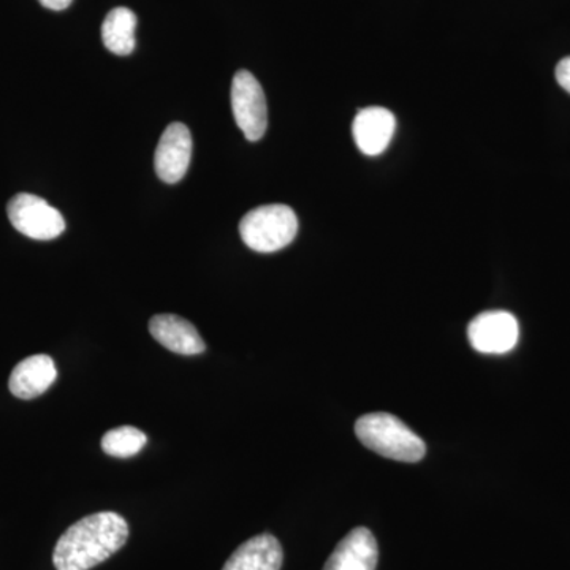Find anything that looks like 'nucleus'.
I'll use <instances>...</instances> for the list:
<instances>
[{
	"instance_id": "f257e3e1",
	"label": "nucleus",
	"mask_w": 570,
	"mask_h": 570,
	"mask_svg": "<svg viewBox=\"0 0 570 570\" xmlns=\"http://www.w3.org/2000/svg\"><path fill=\"white\" fill-rule=\"evenodd\" d=\"M129 539V524L116 512H99L71 524L56 543L58 570H91L102 564Z\"/></svg>"
},
{
	"instance_id": "f03ea898",
	"label": "nucleus",
	"mask_w": 570,
	"mask_h": 570,
	"mask_svg": "<svg viewBox=\"0 0 570 570\" xmlns=\"http://www.w3.org/2000/svg\"><path fill=\"white\" fill-rule=\"evenodd\" d=\"M355 434L366 449L389 460L417 463L426 453V445L406 423L385 412L363 415L356 420Z\"/></svg>"
},
{
	"instance_id": "7ed1b4c3",
	"label": "nucleus",
	"mask_w": 570,
	"mask_h": 570,
	"mask_svg": "<svg viewBox=\"0 0 570 570\" xmlns=\"http://www.w3.org/2000/svg\"><path fill=\"white\" fill-rule=\"evenodd\" d=\"M298 234V219L291 206H258L243 217L239 235L255 253H276L294 242Z\"/></svg>"
},
{
	"instance_id": "20e7f679",
	"label": "nucleus",
	"mask_w": 570,
	"mask_h": 570,
	"mask_svg": "<svg viewBox=\"0 0 570 570\" xmlns=\"http://www.w3.org/2000/svg\"><path fill=\"white\" fill-rule=\"evenodd\" d=\"M11 225L28 238L48 242L66 230V220L47 200L32 194H18L7 206Z\"/></svg>"
},
{
	"instance_id": "39448f33",
	"label": "nucleus",
	"mask_w": 570,
	"mask_h": 570,
	"mask_svg": "<svg viewBox=\"0 0 570 570\" xmlns=\"http://www.w3.org/2000/svg\"><path fill=\"white\" fill-rule=\"evenodd\" d=\"M232 110L235 121L249 141H258L268 127V108L261 82L250 71H236L232 82Z\"/></svg>"
},
{
	"instance_id": "423d86ee",
	"label": "nucleus",
	"mask_w": 570,
	"mask_h": 570,
	"mask_svg": "<svg viewBox=\"0 0 570 570\" xmlns=\"http://www.w3.org/2000/svg\"><path fill=\"white\" fill-rule=\"evenodd\" d=\"M520 326L505 311L479 314L468 326L471 346L480 354H508L519 343Z\"/></svg>"
},
{
	"instance_id": "0eeeda50",
	"label": "nucleus",
	"mask_w": 570,
	"mask_h": 570,
	"mask_svg": "<svg viewBox=\"0 0 570 570\" xmlns=\"http://www.w3.org/2000/svg\"><path fill=\"white\" fill-rule=\"evenodd\" d=\"M193 157V135L181 122H174L165 129L154 156L156 174L167 184L181 181Z\"/></svg>"
},
{
	"instance_id": "6e6552de",
	"label": "nucleus",
	"mask_w": 570,
	"mask_h": 570,
	"mask_svg": "<svg viewBox=\"0 0 570 570\" xmlns=\"http://www.w3.org/2000/svg\"><path fill=\"white\" fill-rule=\"evenodd\" d=\"M395 130V115L382 107L360 110L352 126V134L360 151L371 157L379 156L389 148Z\"/></svg>"
},
{
	"instance_id": "1a4fd4ad",
	"label": "nucleus",
	"mask_w": 570,
	"mask_h": 570,
	"mask_svg": "<svg viewBox=\"0 0 570 570\" xmlns=\"http://www.w3.org/2000/svg\"><path fill=\"white\" fill-rule=\"evenodd\" d=\"M379 549L376 538L367 528H355L337 543L324 570H376Z\"/></svg>"
},
{
	"instance_id": "9d476101",
	"label": "nucleus",
	"mask_w": 570,
	"mask_h": 570,
	"mask_svg": "<svg viewBox=\"0 0 570 570\" xmlns=\"http://www.w3.org/2000/svg\"><path fill=\"white\" fill-rule=\"evenodd\" d=\"M154 340L179 355H198L205 352V341L189 321L175 314H157L149 321Z\"/></svg>"
},
{
	"instance_id": "9b49d317",
	"label": "nucleus",
	"mask_w": 570,
	"mask_h": 570,
	"mask_svg": "<svg viewBox=\"0 0 570 570\" xmlns=\"http://www.w3.org/2000/svg\"><path fill=\"white\" fill-rule=\"evenodd\" d=\"M58 377L51 356L39 354L28 356L11 371L10 392L20 400H33L43 395Z\"/></svg>"
},
{
	"instance_id": "f8f14e48",
	"label": "nucleus",
	"mask_w": 570,
	"mask_h": 570,
	"mask_svg": "<svg viewBox=\"0 0 570 570\" xmlns=\"http://www.w3.org/2000/svg\"><path fill=\"white\" fill-rule=\"evenodd\" d=\"M284 551L272 534L255 535L234 551L223 570H281Z\"/></svg>"
},
{
	"instance_id": "ddd939ff",
	"label": "nucleus",
	"mask_w": 570,
	"mask_h": 570,
	"mask_svg": "<svg viewBox=\"0 0 570 570\" xmlns=\"http://www.w3.org/2000/svg\"><path fill=\"white\" fill-rule=\"evenodd\" d=\"M137 17L126 7L112 9L102 26L104 45L112 55L129 56L135 50Z\"/></svg>"
},
{
	"instance_id": "4468645a",
	"label": "nucleus",
	"mask_w": 570,
	"mask_h": 570,
	"mask_svg": "<svg viewBox=\"0 0 570 570\" xmlns=\"http://www.w3.org/2000/svg\"><path fill=\"white\" fill-rule=\"evenodd\" d=\"M148 438L135 426H119L108 431L102 438V449L116 459H130L145 448Z\"/></svg>"
},
{
	"instance_id": "2eb2a0df",
	"label": "nucleus",
	"mask_w": 570,
	"mask_h": 570,
	"mask_svg": "<svg viewBox=\"0 0 570 570\" xmlns=\"http://www.w3.org/2000/svg\"><path fill=\"white\" fill-rule=\"evenodd\" d=\"M557 81L564 91L570 94V56L562 59L557 66Z\"/></svg>"
},
{
	"instance_id": "dca6fc26",
	"label": "nucleus",
	"mask_w": 570,
	"mask_h": 570,
	"mask_svg": "<svg viewBox=\"0 0 570 570\" xmlns=\"http://www.w3.org/2000/svg\"><path fill=\"white\" fill-rule=\"evenodd\" d=\"M39 2L45 7V9L61 11L69 9L70 3L73 2V0H39Z\"/></svg>"
}]
</instances>
